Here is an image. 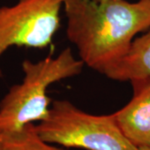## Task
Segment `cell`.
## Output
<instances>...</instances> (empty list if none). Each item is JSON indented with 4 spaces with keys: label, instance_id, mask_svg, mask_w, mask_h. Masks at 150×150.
I'll use <instances>...</instances> for the list:
<instances>
[{
    "label": "cell",
    "instance_id": "cell-1",
    "mask_svg": "<svg viewBox=\"0 0 150 150\" xmlns=\"http://www.w3.org/2000/svg\"><path fill=\"white\" fill-rule=\"evenodd\" d=\"M66 34L84 65L103 74L150 28V0H64Z\"/></svg>",
    "mask_w": 150,
    "mask_h": 150
},
{
    "label": "cell",
    "instance_id": "cell-2",
    "mask_svg": "<svg viewBox=\"0 0 150 150\" xmlns=\"http://www.w3.org/2000/svg\"><path fill=\"white\" fill-rule=\"evenodd\" d=\"M84 64L69 48L56 57L22 63L23 78L12 86L0 101V136L20 131L28 123L48 117L51 99L47 94L53 83L80 74Z\"/></svg>",
    "mask_w": 150,
    "mask_h": 150
},
{
    "label": "cell",
    "instance_id": "cell-3",
    "mask_svg": "<svg viewBox=\"0 0 150 150\" xmlns=\"http://www.w3.org/2000/svg\"><path fill=\"white\" fill-rule=\"evenodd\" d=\"M36 129L44 141L67 149L139 150L119 129L113 113L91 114L65 99L51 103L48 117Z\"/></svg>",
    "mask_w": 150,
    "mask_h": 150
},
{
    "label": "cell",
    "instance_id": "cell-4",
    "mask_svg": "<svg viewBox=\"0 0 150 150\" xmlns=\"http://www.w3.org/2000/svg\"><path fill=\"white\" fill-rule=\"evenodd\" d=\"M64 2L17 0L13 5L0 7V59L13 46L43 49L50 45L60 27Z\"/></svg>",
    "mask_w": 150,
    "mask_h": 150
},
{
    "label": "cell",
    "instance_id": "cell-5",
    "mask_svg": "<svg viewBox=\"0 0 150 150\" xmlns=\"http://www.w3.org/2000/svg\"><path fill=\"white\" fill-rule=\"evenodd\" d=\"M132 98L113 112L119 129L137 148L150 146V77L129 81Z\"/></svg>",
    "mask_w": 150,
    "mask_h": 150
},
{
    "label": "cell",
    "instance_id": "cell-6",
    "mask_svg": "<svg viewBox=\"0 0 150 150\" xmlns=\"http://www.w3.org/2000/svg\"><path fill=\"white\" fill-rule=\"evenodd\" d=\"M103 74L119 82L150 77V28L134 39L128 52Z\"/></svg>",
    "mask_w": 150,
    "mask_h": 150
},
{
    "label": "cell",
    "instance_id": "cell-7",
    "mask_svg": "<svg viewBox=\"0 0 150 150\" xmlns=\"http://www.w3.org/2000/svg\"><path fill=\"white\" fill-rule=\"evenodd\" d=\"M0 150H69L49 144L39 136L36 124L28 123L20 131L0 136Z\"/></svg>",
    "mask_w": 150,
    "mask_h": 150
},
{
    "label": "cell",
    "instance_id": "cell-8",
    "mask_svg": "<svg viewBox=\"0 0 150 150\" xmlns=\"http://www.w3.org/2000/svg\"><path fill=\"white\" fill-rule=\"evenodd\" d=\"M139 150H150V146H146V147H140Z\"/></svg>",
    "mask_w": 150,
    "mask_h": 150
}]
</instances>
